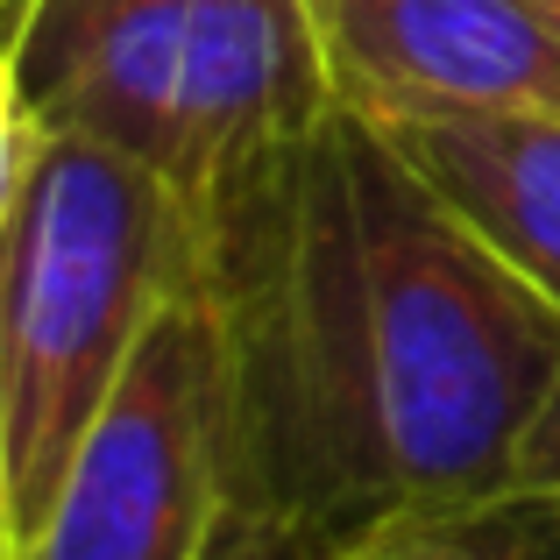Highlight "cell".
Segmentation results:
<instances>
[{
	"label": "cell",
	"instance_id": "6da1fadb",
	"mask_svg": "<svg viewBox=\"0 0 560 560\" xmlns=\"http://www.w3.org/2000/svg\"><path fill=\"white\" fill-rule=\"evenodd\" d=\"M191 248L228 355L234 539L327 560L390 525L504 518L560 313L376 121L327 107Z\"/></svg>",
	"mask_w": 560,
	"mask_h": 560
},
{
	"label": "cell",
	"instance_id": "7a4b0ae2",
	"mask_svg": "<svg viewBox=\"0 0 560 560\" xmlns=\"http://www.w3.org/2000/svg\"><path fill=\"white\" fill-rule=\"evenodd\" d=\"M191 262V220L150 164L43 128L0 220V419L22 547L114 405L150 319Z\"/></svg>",
	"mask_w": 560,
	"mask_h": 560
},
{
	"label": "cell",
	"instance_id": "3957f363",
	"mask_svg": "<svg viewBox=\"0 0 560 560\" xmlns=\"http://www.w3.org/2000/svg\"><path fill=\"white\" fill-rule=\"evenodd\" d=\"M234 533L228 355L191 248L22 560H220Z\"/></svg>",
	"mask_w": 560,
	"mask_h": 560
},
{
	"label": "cell",
	"instance_id": "277c9868",
	"mask_svg": "<svg viewBox=\"0 0 560 560\" xmlns=\"http://www.w3.org/2000/svg\"><path fill=\"white\" fill-rule=\"evenodd\" d=\"M327 100L376 128L560 107V36L525 0H305Z\"/></svg>",
	"mask_w": 560,
	"mask_h": 560
},
{
	"label": "cell",
	"instance_id": "5b68a950",
	"mask_svg": "<svg viewBox=\"0 0 560 560\" xmlns=\"http://www.w3.org/2000/svg\"><path fill=\"white\" fill-rule=\"evenodd\" d=\"M199 0H36L22 93L50 136H85L178 178L191 121Z\"/></svg>",
	"mask_w": 560,
	"mask_h": 560
},
{
	"label": "cell",
	"instance_id": "8992f818",
	"mask_svg": "<svg viewBox=\"0 0 560 560\" xmlns=\"http://www.w3.org/2000/svg\"><path fill=\"white\" fill-rule=\"evenodd\" d=\"M383 136L440 206L560 313V107L440 114Z\"/></svg>",
	"mask_w": 560,
	"mask_h": 560
},
{
	"label": "cell",
	"instance_id": "52a82bcc",
	"mask_svg": "<svg viewBox=\"0 0 560 560\" xmlns=\"http://www.w3.org/2000/svg\"><path fill=\"white\" fill-rule=\"evenodd\" d=\"M22 28H28L22 14H0V220L14 213L43 150V121L22 93Z\"/></svg>",
	"mask_w": 560,
	"mask_h": 560
},
{
	"label": "cell",
	"instance_id": "ba28073f",
	"mask_svg": "<svg viewBox=\"0 0 560 560\" xmlns=\"http://www.w3.org/2000/svg\"><path fill=\"white\" fill-rule=\"evenodd\" d=\"M504 518H547V525H560V376H553L547 405L533 411V425H525V440H518Z\"/></svg>",
	"mask_w": 560,
	"mask_h": 560
},
{
	"label": "cell",
	"instance_id": "9c48e42d",
	"mask_svg": "<svg viewBox=\"0 0 560 560\" xmlns=\"http://www.w3.org/2000/svg\"><path fill=\"white\" fill-rule=\"evenodd\" d=\"M327 560H497V553L476 539V525H390V533H370Z\"/></svg>",
	"mask_w": 560,
	"mask_h": 560
},
{
	"label": "cell",
	"instance_id": "30bf717a",
	"mask_svg": "<svg viewBox=\"0 0 560 560\" xmlns=\"http://www.w3.org/2000/svg\"><path fill=\"white\" fill-rule=\"evenodd\" d=\"M0 560H22V525H14V476H8V419H0Z\"/></svg>",
	"mask_w": 560,
	"mask_h": 560
},
{
	"label": "cell",
	"instance_id": "8fae6325",
	"mask_svg": "<svg viewBox=\"0 0 560 560\" xmlns=\"http://www.w3.org/2000/svg\"><path fill=\"white\" fill-rule=\"evenodd\" d=\"M525 8H533V14H539V22H547V28H553V36H560V0H525Z\"/></svg>",
	"mask_w": 560,
	"mask_h": 560
},
{
	"label": "cell",
	"instance_id": "7c38bea8",
	"mask_svg": "<svg viewBox=\"0 0 560 560\" xmlns=\"http://www.w3.org/2000/svg\"><path fill=\"white\" fill-rule=\"evenodd\" d=\"M220 560H270V553H256L248 539H234V533H228V553H220Z\"/></svg>",
	"mask_w": 560,
	"mask_h": 560
},
{
	"label": "cell",
	"instance_id": "4fadbf2b",
	"mask_svg": "<svg viewBox=\"0 0 560 560\" xmlns=\"http://www.w3.org/2000/svg\"><path fill=\"white\" fill-rule=\"evenodd\" d=\"M28 8H36V0H0V14H22V22H28Z\"/></svg>",
	"mask_w": 560,
	"mask_h": 560
}]
</instances>
